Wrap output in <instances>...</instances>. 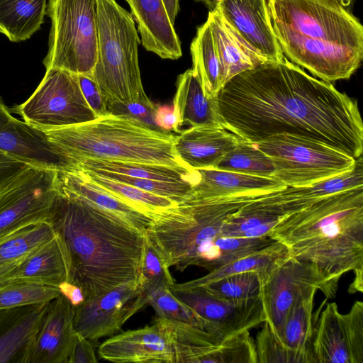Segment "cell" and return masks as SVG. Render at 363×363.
Masks as SVG:
<instances>
[{
	"mask_svg": "<svg viewBox=\"0 0 363 363\" xmlns=\"http://www.w3.org/2000/svg\"><path fill=\"white\" fill-rule=\"evenodd\" d=\"M217 99L224 128L241 139L255 143L289 134L362 156L363 123L356 100L285 56L235 76Z\"/></svg>",
	"mask_w": 363,
	"mask_h": 363,
	"instance_id": "1",
	"label": "cell"
},
{
	"mask_svg": "<svg viewBox=\"0 0 363 363\" xmlns=\"http://www.w3.org/2000/svg\"><path fill=\"white\" fill-rule=\"evenodd\" d=\"M49 220L68 252V282L82 290L84 299L137 281L144 233L59 191Z\"/></svg>",
	"mask_w": 363,
	"mask_h": 363,
	"instance_id": "2",
	"label": "cell"
},
{
	"mask_svg": "<svg viewBox=\"0 0 363 363\" xmlns=\"http://www.w3.org/2000/svg\"><path fill=\"white\" fill-rule=\"evenodd\" d=\"M283 55L321 80L349 79L363 59V26L337 0H266Z\"/></svg>",
	"mask_w": 363,
	"mask_h": 363,
	"instance_id": "3",
	"label": "cell"
},
{
	"mask_svg": "<svg viewBox=\"0 0 363 363\" xmlns=\"http://www.w3.org/2000/svg\"><path fill=\"white\" fill-rule=\"evenodd\" d=\"M267 236L338 286L345 273L363 270V186L320 198L283 216Z\"/></svg>",
	"mask_w": 363,
	"mask_h": 363,
	"instance_id": "4",
	"label": "cell"
},
{
	"mask_svg": "<svg viewBox=\"0 0 363 363\" xmlns=\"http://www.w3.org/2000/svg\"><path fill=\"white\" fill-rule=\"evenodd\" d=\"M257 196L188 197L155 216L145 232L162 252L169 267L184 271L197 266L210 272L275 242L268 236L245 238L222 234L225 220Z\"/></svg>",
	"mask_w": 363,
	"mask_h": 363,
	"instance_id": "5",
	"label": "cell"
},
{
	"mask_svg": "<svg viewBox=\"0 0 363 363\" xmlns=\"http://www.w3.org/2000/svg\"><path fill=\"white\" fill-rule=\"evenodd\" d=\"M42 131L66 166L93 159L189 168L175 152L176 135L129 117L108 113L91 121Z\"/></svg>",
	"mask_w": 363,
	"mask_h": 363,
	"instance_id": "6",
	"label": "cell"
},
{
	"mask_svg": "<svg viewBox=\"0 0 363 363\" xmlns=\"http://www.w3.org/2000/svg\"><path fill=\"white\" fill-rule=\"evenodd\" d=\"M97 57L92 78L106 103L152 104L141 80L140 40L130 13L116 0H96Z\"/></svg>",
	"mask_w": 363,
	"mask_h": 363,
	"instance_id": "7",
	"label": "cell"
},
{
	"mask_svg": "<svg viewBox=\"0 0 363 363\" xmlns=\"http://www.w3.org/2000/svg\"><path fill=\"white\" fill-rule=\"evenodd\" d=\"M46 14L51 27L45 69L92 77L98 48L96 0H48Z\"/></svg>",
	"mask_w": 363,
	"mask_h": 363,
	"instance_id": "8",
	"label": "cell"
},
{
	"mask_svg": "<svg viewBox=\"0 0 363 363\" xmlns=\"http://www.w3.org/2000/svg\"><path fill=\"white\" fill-rule=\"evenodd\" d=\"M272 160L274 178L286 186L303 187L350 170L355 158L316 140L275 134L253 143Z\"/></svg>",
	"mask_w": 363,
	"mask_h": 363,
	"instance_id": "9",
	"label": "cell"
},
{
	"mask_svg": "<svg viewBox=\"0 0 363 363\" xmlns=\"http://www.w3.org/2000/svg\"><path fill=\"white\" fill-rule=\"evenodd\" d=\"M12 111L40 130L98 118L82 94L77 74L57 68L46 69L32 95Z\"/></svg>",
	"mask_w": 363,
	"mask_h": 363,
	"instance_id": "10",
	"label": "cell"
},
{
	"mask_svg": "<svg viewBox=\"0 0 363 363\" xmlns=\"http://www.w3.org/2000/svg\"><path fill=\"white\" fill-rule=\"evenodd\" d=\"M337 286L314 264L289 257L260 283L264 321L277 335L296 303L315 296L318 290L326 298H332Z\"/></svg>",
	"mask_w": 363,
	"mask_h": 363,
	"instance_id": "11",
	"label": "cell"
},
{
	"mask_svg": "<svg viewBox=\"0 0 363 363\" xmlns=\"http://www.w3.org/2000/svg\"><path fill=\"white\" fill-rule=\"evenodd\" d=\"M57 170L27 164L0 186V238L49 220L58 191Z\"/></svg>",
	"mask_w": 363,
	"mask_h": 363,
	"instance_id": "12",
	"label": "cell"
},
{
	"mask_svg": "<svg viewBox=\"0 0 363 363\" xmlns=\"http://www.w3.org/2000/svg\"><path fill=\"white\" fill-rule=\"evenodd\" d=\"M147 304L142 289L133 280L74 307V328L92 342L113 335Z\"/></svg>",
	"mask_w": 363,
	"mask_h": 363,
	"instance_id": "13",
	"label": "cell"
},
{
	"mask_svg": "<svg viewBox=\"0 0 363 363\" xmlns=\"http://www.w3.org/2000/svg\"><path fill=\"white\" fill-rule=\"evenodd\" d=\"M317 363H363V303L356 301L347 314L335 302L320 311L313 342Z\"/></svg>",
	"mask_w": 363,
	"mask_h": 363,
	"instance_id": "14",
	"label": "cell"
},
{
	"mask_svg": "<svg viewBox=\"0 0 363 363\" xmlns=\"http://www.w3.org/2000/svg\"><path fill=\"white\" fill-rule=\"evenodd\" d=\"M170 289L177 298L213 325L225 337L249 330L265 320L260 296L247 301H233L219 298L204 287Z\"/></svg>",
	"mask_w": 363,
	"mask_h": 363,
	"instance_id": "15",
	"label": "cell"
},
{
	"mask_svg": "<svg viewBox=\"0 0 363 363\" xmlns=\"http://www.w3.org/2000/svg\"><path fill=\"white\" fill-rule=\"evenodd\" d=\"M74 306L62 294L48 303L33 337L22 353L21 363H68L76 332Z\"/></svg>",
	"mask_w": 363,
	"mask_h": 363,
	"instance_id": "16",
	"label": "cell"
},
{
	"mask_svg": "<svg viewBox=\"0 0 363 363\" xmlns=\"http://www.w3.org/2000/svg\"><path fill=\"white\" fill-rule=\"evenodd\" d=\"M101 359L118 362L175 363L170 333L157 318L151 325L127 330L103 342Z\"/></svg>",
	"mask_w": 363,
	"mask_h": 363,
	"instance_id": "17",
	"label": "cell"
},
{
	"mask_svg": "<svg viewBox=\"0 0 363 363\" xmlns=\"http://www.w3.org/2000/svg\"><path fill=\"white\" fill-rule=\"evenodd\" d=\"M0 150L33 167L59 169L66 166L45 134L13 116L1 99Z\"/></svg>",
	"mask_w": 363,
	"mask_h": 363,
	"instance_id": "18",
	"label": "cell"
},
{
	"mask_svg": "<svg viewBox=\"0 0 363 363\" xmlns=\"http://www.w3.org/2000/svg\"><path fill=\"white\" fill-rule=\"evenodd\" d=\"M250 45L269 62L283 55L274 35L266 0H218L216 8Z\"/></svg>",
	"mask_w": 363,
	"mask_h": 363,
	"instance_id": "19",
	"label": "cell"
},
{
	"mask_svg": "<svg viewBox=\"0 0 363 363\" xmlns=\"http://www.w3.org/2000/svg\"><path fill=\"white\" fill-rule=\"evenodd\" d=\"M57 190L77 198L144 233L152 219L92 182L82 170L65 167L57 170Z\"/></svg>",
	"mask_w": 363,
	"mask_h": 363,
	"instance_id": "20",
	"label": "cell"
},
{
	"mask_svg": "<svg viewBox=\"0 0 363 363\" xmlns=\"http://www.w3.org/2000/svg\"><path fill=\"white\" fill-rule=\"evenodd\" d=\"M138 24L143 48L162 59L178 60L181 42L162 0H125Z\"/></svg>",
	"mask_w": 363,
	"mask_h": 363,
	"instance_id": "21",
	"label": "cell"
},
{
	"mask_svg": "<svg viewBox=\"0 0 363 363\" xmlns=\"http://www.w3.org/2000/svg\"><path fill=\"white\" fill-rule=\"evenodd\" d=\"M224 128L190 127L176 135L174 150L179 159L194 169L214 168L239 141Z\"/></svg>",
	"mask_w": 363,
	"mask_h": 363,
	"instance_id": "22",
	"label": "cell"
},
{
	"mask_svg": "<svg viewBox=\"0 0 363 363\" xmlns=\"http://www.w3.org/2000/svg\"><path fill=\"white\" fill-rule=\"evenodd\" d=\"M206 21L220 62L222 88L235 76L269 62L250 45L218 9L209 11Z\"/></svg>",
	"mask_w": 363,
	"mask_h": 363,
	"instance_id": "23",
	"label": "cell"
},
{
	"mask_svg": "<svg viewBox=\"0 0 363 363\" xmlns=\"http://www.w3.org/2000/svg\"><path fill=\"white\" fill-rule=\"evenodd\" d=\"M13 280L58 287L69 281V260L66 246L54 236L22 257L12 274Z\"/></svg>",
	"mask_w": 363,
	"mask_h": 363,
	"instance_id": "24",
	"label": "cell"
},
{
	"mask_svg": "<svg viewBox=\"0 0 363 363\" xmlns=\"http://www.w3.org/2000/svg\"><path fill=\"white\" fill-rule=\"evenodd\" d=\"M176 87L173 110L179 129L184 125L224 128L217 96L206 95L201 80L192 68L178 76Z\"/></svg>",
	"mask_w": 363,
	"mask_h": 363,
	"instance_id": "25",
	"label": "cell"
},
{
	"mask_svg": "<svg viewBox=\"0 0 363 363\" xmlns=\"http://www.w3.org/2000/svg\"><path fill=\"white\" fill-rule=\"evenodd\" d=\"M199 182L189 197L199 199L239 195L261 196L286 187L275 178L248 175L214 168L197 169Z\"/></svg>",
	"mask_w": 363,
	"mask_h": 363,
	"instance_id": "26",
	"label": "cell"
},
{
	"mask_svg": "<svg viewBox=\"0 0 363 363\" xmlns=\"http://www.w3.org/2000/svg\"><path fill=\"white\" fill-rule=\"evenodd\" d=\"M65 167L86 172H108L135 178L167 182H186L193 185L199 179L197 169L147 162L83 159L69 163Z\"/></svg>",
	"mask_w": 363,
	"mask_h": 363,
	"instance_id": "27",
	"label": "cell"
},
{
	"mask_svg": "<svg viewBox=\"0 0 363 363\" xmlns=\"http://www.w3.org/2000/svg\"><path fill=\"white\" fill-rule=\"evenodd\" d=\"M289 257L290 256L286 246L275 241L260 250L211 270L202 277L182 284L174 283L170 288L190 289L204 286L229 275L247 272L257 273L261 283L278 264Z\"/></svg>",
	"mask_w": 363,
	"mask_h": 363,
	"instance_id": "28",
	"label": "cell"
},
{
	"mask_svg": "<svg viewBox=\"0 0 363 363\" xmlns=\"http://www.w3.org/2000/svg\"><path fill=\"white\" fill-rule=\"evenodd\" d=\"M48 0H0V33L13 43L29 39L44 22Z\"/></svg>",
	"mask_w": 363,
	"mask_h": 363,
	"instance_id": "29",
	"label": "cell"
},
{
	"mask_svg": "<svg viewBox=\"0 0 363 363\" xmlns=\"http://www.w3.org/2000/svg\"><path fill=\"white\" fill-rule=\"evenodd\" d=\"M314 296L296 303L290 311L280 333L277 335L288 349L306 357L310 363H317L313 348L315 327L320 309L313 313Z\"/></svg>",
	"mask_w": 363,
	"mask_h": 363,
	"instance_id": "30",
	"label": "cell"
},
{
	"mask_svg": "<svg viewBox=\"0 0 363 363\" xmlns=\"http://www.w3.org/2000/svg\"><path fill=\"white\" fill-rule=\"evenodd\" d=\"M50 303V302H49ZM48 303L30 306L26 313H18L0 330V363L18 357L30 341L45 313Z\"/></svg>",
	"mask_w": 363,
	"mask_h": 363,
	"instance_id": "31",
	"label": "cell"
},
{
	"mask_svg": "<svg viewBox=\"0 0 363 363\" xmlns=\"http://www.w3.org/2000/svg\"><path fill=\"white\" fill-rule=\"evenodd\" d=\"M192 69L199 76L206 95L216 97L222 89L220 66L207 21L197 28L190 45Z\"/></svg>",
	"mask_w": 363,
	"mask_h": 363,
	"instance_id": "32",
	"label": "cell"
},
{
	"mask_svg": "<svg viewBox=\"0 0 363 363\" xmlns=\"http://www.w3.org/2000/svg\"><path fill=\"white\" fill-rule=\"evenodd\" d=\"M83 172L92 182L104 190L152 219L162 212L175 207L178 203L171 199L145 191L132 185L90 172Z\"/></svg>",
	"mask_w": 363,
	"mask_h": 363,
	"instance_id": "33",
	"label": "cell"
},
{
	"mask_svg": "<svg viewBox=\"0 0 363 363\" xmlns=\"http://www.w3.org/2000/svg\"><path fill=\"white\" fill-rule=\"evenodd\" d=\"M214 169L268 178L274 176V167L270 157L253 143L241 138Z\"/></svg>",
	"mask_w": 363,
	"mask_h": 363,
	"instance_id": "34",
	"label": "cell"
},
{
	"mask_svg": "<svg viewBox=\"0 0 363 363\" xmlns=\"http://www.w3.org/2000/svg\"><path fill=\"white\" fill-rule=\"evenodd\" d=\"M147 304L155 310L157 317L169 322L184 324L206 330L226 337L218 328L192 311L177 298L168 286L160 287L147 294Z\"/></svg>",
	"mask_w": 363,
	"mask_h": 363,
	"instance_id": "35",
	"label": "cell"
},
{
	"mask_svg": "<svg viewBox=\"0 0 363 363\" xmlns=\"http://www.w3.org/2000/svg\"><path fill=\"white\" fill-rule=\"evenodd\" d=\"M55 230L50 220L28 225L0 238V264L14 262L52 238Z\"/></svg>",
	"mask_w": 363,
	"mask_h": 363,
	"instance_id": "36",
	"label": "cell"
},
{
	"mask_svg": "<svg viewBox=\"0 0 363 363\" xmlns=\"http://www.w3.org/2000/svg\"><path fill=\"white\" fill-rule=\"evenodd\" d=\"M137 283L145 298L150 292L163 286L170 287L175 283L162 252L147 232L144 233Z\"/></svg>",
	"mask_w": 363,
	"mask_h": 363,
	"instance_id": "37",
	"label": "cell"
},
{
	"mask_svg": "<svg viewBox=\"0 0 363 363\" xmlns=\"http://www.w3.org/2000/svg\"><path fill=\"white\" fill-rule=\"evenodd\" d=\"M60 294L58 287L23 281L0 285V311L47 303Z\"/></svg>",
	"mask_w": 363,
	"mask_h": 363,
	"instance_id": "38",
	"label": "cell"
},
{
	"mask_svg": "<svg viewBox=\"0 0 363 363\" xmlns=\"http://www.w3.org/2000/svg\"><path fill=\"white\" fill-rule=\"evenodd\" d=\"M201 287L219 298L233 301L254 299L260 294L259 278L254 272L229 275Z\"/></svg>",
	"mask_w": 363,
	"mask_h": 363,
	"instance_id": "39",
	"label": "cell"
},
{
	"mask_svg": "<svg viewBox=\"0 0 363 363\" xmlns=\"http://www.w3.org/2000/svg\"><path fill=\"white\" fill-rule=\"evenodd\" d=\"M363 186L362 157L356 160L350 170L320 180L311 186L296 187L301 197L308 199L320 198Z\"/></svg>",
	"mask_w": 363,
	"mask_h": 363,
	"instance_id": "40",
	"label": "cell"
},
{
	"mask_svg": "<svg viewBox=\"0 0 363 363\" xmlns=\"http://www.w3.org/2000/svg\"><path fill=\"white\" fill-rule=\"evenodd\" d=\"M86 172V171H85ZM101 177L123 182L145 191L171 199L177 203L186 199L191 194L193 184L186 182H167L101 171L90 172Z\"/></svg>",
	"mask_w": 363,
	"mask_h": 363,
	"instance_id": "41",
	"label": "cell"
},
{
	"mask_svg": "<svg viewBox=\"0 0 363 363\" xmlns=\"http://www.w3.org/2000/svg\"><path fill=\"white\" fill-rule=\"evenodd\" d=\"M256 340L257 363H310L304 355L286 347L265 321Z\"/></svg>",
	"mask_w": 363,
	"mask_h": 363,
	"instance_id": "42",
	"label": "cell"
},
{
	"mask_svg": "<svg viewBox=\"0 0 363 363\" xmlns=\"http://www.w3.org/2000/svg\"><path fill=\"white\" fill-rule=\"evenodd\" d=\"M157 107L153 103L146 104L130 102L106 104V109L109 113L129 117L152 129L162 131L155 121Z\"/></svg>",
	"mask_w": 363,
	"mask_h": 363,
	"instance_id": "43",
	"label": "cell"
},
{
	"mask_svg": "<svg viewBox=\"0 0 363 363\" xmlns=\"http://www.w3.org/2000/svg\"><path fill=\"white\" fill-rule=\"evenodd\" d=\"M82 94L93 111L98 118L109 113L100 90L91 76L77 74Z\"/></svg>",
	"mask_w": 363,
	"mask_h": 363,
	"instance_id": "44",
	"label": "cell"
},
{
	"mask_svg": "<svg viewBox=\"0 0 363 363\" xmlns=\"http://www.w3.org/2000/svg\"><path fill=\"white\" fill-rule=\"evenodd\" d=\"M91 341L76 333L73 347L69 357L68 363H96L98 362L95 355Z\"/></svg>",
	"mask_w": 363,
	"mask_h": 363,
	"instance_id": "45",
	"label": "cell"
},
{
	"mask_svg": "<svg viewBox=\"0 0 363 363\" xmlns=\"http://www.w3.org/2000/svg\"><path fill=\"white\" fill-rule=\"evenodd\" d=\"M28 164L0 150V186Z\"/></svg>",
	"mask_w": 363,
	"mask_h": 363,
	"instance_id": "46",
	"label": "cell"
},
{
	"mask_svg": "<svg viewBox=\"0 0 363 363\" xmlns=\"http://www.w3.org/2000/svg\"><path fill=\"white\" fill-rule=\"evenodd\" d=\"M155 121L157 126L162 131H174L179 133L177 119L174 110L167 106H157L155 113Z\"/></svg>",
	"mask_w": 363,
	"mask_h": 363,
	"instance_id": "47",
	"label": "cell"
},
{
	"mask_svg": "<svg viewBox=\"0 0 363 363\" xmlns=\"http://www.w3.org/2000/svg\"><path fill=\"white\" fill-rule=\"evenodd\" d=\"M58 288L60 294L64 295L74 307L81 304L84 301L82 290L72 283L65 281Z\"/></svg>",
	"mask_w": 363,
	"mask_h": 363,
	"instance_id": "48",
	"label": "cell"
},
{
	"mask_svg": "<svg viewBox=\"0 0 363 363\" xmlns=\"http://www.w3.org/2000/svg\"><path fill=\"white\" fill-rule=\"evenodd\" d=\"M20 259L0 264V285L6 282L13 281L12 274Z\"/></svg>",
	"mask_w": 363,
	"mask_h": 363,
	"instance_id": "49",
	"label": "cell"
},
{
	"mask_svg": "<svg viewBox=\"0 0 363 363\" xmlns=\"http://www.w3.org/2000/svg\"><path fill=\"white\" fill-rule=\"evenodd\" d=\"M168 16L174 24L179 11V0H162Z\"/></svg>",
	"mask_w": 363,
	"mask_h": 363,
	"instance_id": "50",
	"label": "cell"
},
{
	"mask_svg": "<svg viewBox=\"0 0 363 363\" xmlns=\"http://www.w3.org/2000/svg\"><path fill=\"white\" fill-rule=\"evenodd\" d=\"M363 289V270L354 272V279L349 287V292L354 294L356 292H362Z\"/></svg>",
	"mask_w": 363,
	"mask_h": 363,
	"instance_id": "51",
	"label": "cell"
},
{
	"mask_svg": "<svg viewBox=\"0 0 363 363\" xmlns=\"http://www.w3.org/2000/svg\"><path fill=\"white\" fill-rule=\"evenodd\" d=\"M202 3L209 11L213 10L217 4L218 0H195Z\"/></svg>",
	"mask_w": 363,
	"mask_h": 363,
	"instance_id": "52",
	"label": "cell"
},
{
	"mask_svg": "<svg viewBox=\"0 0 363 363\" xmlns=\"http://www.w3.org/2000/svg\"><path fill=\"white\" fill-rule=\"evenodd\" d=\"M340 4H341L347 10L352 11V9L355 0H337Z\"/></svg>",
	"mask_w": 363,
	"mask_h": 363,
	"instance_id": "53",
	"label": "cell"
}]
</instances>
